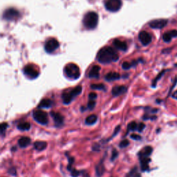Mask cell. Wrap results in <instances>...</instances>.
Returning <instances> with one entry per match:
<instances>
[{
  "label": "cell",
  "instance_id": "cell-36",
  "mask_svg": "<svg viewBox=\"0 0 177 177\" xmlns=\"http://www.w3.org/2000/svg\"><path fill=\"white\" fill-rule=\"evenodd\" d=\"M80 175V172L79 171H78L75 169H73L71 170V176L73 177H78V176Z\"/></svg>",
  "mask_w": 177,
  "mask_h": 177
},
{
  "label": "cell",
  "instance_id": "cell-15",
  "mask_svg": "<svg viewBox=\"0 0 177 177\" xmlns=\"http://www.w3.org/2000/svg\"><path fill=\"white\" fill-rule=\"evenodd\" d=\"M113 44H114V47L119 50L125 51V50H127V44H126V42L120 40H118V39L114 40Z\"/></svg>",
  "mask_w": 177,
  "mask_h": 177
},
{
  "label": "cell",
  "instance_id": "cell-6",
  "mask_svg": "<svg viewBox=\"0 0 177 177\" xmlns=\"http://www.w3.org/2000/svg\"><path fill=\"white\" fill-rule=\"evenodd\" d=\"M19 15H20V13L18 10L13 8H10L4 11L3 18L6 20L14 21L17 20L19 18Z\"/></svg>",
  "mask_w": 177,
  "mask_h": 177
},
{
  "label": "cell",
  "instance_id": "cell-27",
  "mask_svg": "<svg viewBox=\"0 0 177 177\" xmlns=\"http://www.w3.org/2000/svg\"><path fill=\"white\" fill-rule=\"evenodd\" d=\"M91 88L97 90H105V86L103 84H93L91 85Z\"/></svg>",
  "mask_w": 177,
  "mask_h": 177
},
{
  "label": "cell",
  "instance_id": "cell-18",
  "mask_svg": "<svg viewBox=\"0 0 177 177\" xmlns=\"http://www.w3.org/2000/svg\"><path fill=\"white\" fill-rule=\"evenodd\" d=\"M52 106V101L50 99H48V98H45V99L42 100L40 101V104H39L38 107L40 109H43V108H49Z\"/></svg>",
  "mask_w": 177,
  "mask_h": 177
},
{
  "label": "cell",
  "instance_id": "cell-37",
  "mask_svg": "<svg viewBox=\"0 0 177 177\" xmlns=\"http://www.w3.org/2000/svg\"><path fill=\"white\" fill-rule=\"evenodd\" d=\"M131 139H132L134 140H139L141 139V136H139V134H133L131 135Z\"/></svg>",
  "mask_w": 177,
  "mask_h": 177
},
{
  "label": "cell",
  "instance_id": "cell-3",
  "mask_svg": "<svg viewBox=\"0 0 177 177\" xmlns=\"http://www.w3.org/2000/svg\"><path fill=\"white\" fill-rule=\"evenodd\" d=\"M82 90V86H78L76 87L71 89V91H65L63 92L62 95V98L63 103L65 104V105H69V104L71 103V101L75 96H77V95L81 94Z\"/></svg>",
  "mask_w": 177,
  "mask_h": 177
},
{
  "label": "cell",
  "instance_id": "cell-31",
  "mask_svg": "<svg viewBox=\"0 0 177 177\" xmlns=\"http://www.w3.org/2000/svg\"><path fill=\"white\" fill-rule=\"evenodd\" d=\"M95 100H90V101L88 103V105H87L88 109H90V110H92V109H94V108L95 107Z\"/></svg>",
  "mask_w": 177,
  "mask_h": 177
},
{
  "label": "cell",
  "instance_id": "cell-26",
  "mask_svg": "<svg viewBox=\"0 0 177 177\" xmlns=\"http://www.w3.org/2000/svg\"><path fill=\"white\" fill-rule=\"evenodd\" d=\"M138 129V125L136 124V122H131L130 123H129V125L127 126V132H130V131H135Z\"/></svg>",
  "mask_w": 177,
  "mask_h": 177
},
{
  "label": "cell",
  "instance_id": "cell-9",
  "mask_svg": "<svg viewBox=\"0 0 177 177\" xmlns=\"http://www.w3.org/2000/svg\"><path fill=\"white\" fill-rule=\"evenodd\" d=\"M58 47L59 42L57 40H55L54 38H50L49 40H48L44 45L45 50L49 53H51L53 51H55Z\"/></svg>",
  "mask_w": 177,
  "mask_h": 177
},
{
  "label": "cell",
  "instance_id": "cell-12",
  "mask_svg": "<svg viewBox=\"0 0 177 177\" xmlns=\"http://www.w3.org/2000/svg\"><path fill=\"white\" fill-rule=\"evenodd\" d=\"M177 38V30H172L170 31L165 33L163 35V40L165 42L168 43L170 42L172 38Z\"/></svg>",
  "mask_w": 177,
  "mask_h": 177
},
{
  "label": "cell",
  "instance_id": "cell-1",
  "mask_svg": "<svg viewBox=\"0 0 177 177\" xmlns=\"http://www.w3.org/2000/svg\"><path fill=\"white\" fill-rule=\"evenodd\" d=\"M119 55L116 50L112 47L105 46L98 51L97 60L102 64H109L119 60Z\"/></svg>",
  "mask_w": 177,
  "mask_h": 177
},
{
  "label": "cell",
  "instance_id": "cell-23",
  "mask_svg": "<svg viewBox=\"0 0 177 177\" xmlns=\"http://www.w3.org/2000/svg\"><path fill=\"white\" fill-rule=\"evenodd\" d=\"M98 120V117L96 115H90L87 118H86V120H85V123L86 125H92L95 124V123H96Z\"/></svg>",
  "mask_w": 177,
  "mask_h": 177
},
{
  "label": "cell",
  "instance_id": "cell-14",
  "mask_svg": "<svg viewBox=\"0 0 177 177\" xmlns=\"http://www.w3.org/2000/svg\"><path fill=\"white\" fill-rule=\"evenodd\" d=\"M127 88L125 86H116L112 89V94L114 96H119L120 95H122L127 92Z\"/></svg>",
  "mask_w": 177,
  "mask_h": 177
},
{
  "label": "cell",
  "instance_id": "cell-40",
  "mask_svg": "<svg viewBox=\"0 0 177 177\" xmlns=\"http://www.w3.org/2000/svg\"><path fill=\"white\" fill-rule=\"evenodd\" d=\"M172 97L173 98H175V99H176L177 100V90L176 91H175L172 94Z\"/></svg>",
  "mask_w": 177,
  "mask_h": 177
},
{
  "label": "cell",
  "instance_id": "cell-22",
  "mask_svg": "<svg viewBox=\"0 0 177 177\" xmlns=\"http://www.w3.org/2000/svg\"><path fill=\"white\" fill-rule=\"evenodd\" d=\"M152 147H150V146H147V147L143 149L141 152H140L139 156L140 157H149L152 153Z\"/></svg>",
  "mask_w": 177,
  "mask_h": 177
},
{
  "label": "cell",
  "instance_id": "cell-13",
  "mask_svg": "<svg viewBox=\"0 0 177 177\" xmlns=\"http://www.w3.org/2000/svg\"><path fill=\"white\" fill-rule=\"evenodd\" d=\"M50 115L54 120L55 124L57 126H61L64 123V117L62 115H61L60 113H55V112H51Z\"/></svg>",
  "mask_w": 177,
  "mask_h": 177
},
{
  "label": "cell",
  "instance_id": "cell-20",
  "mask_svg": "<svg viewBox=\"0 0 177 177\" xmlns=\"http://www.w3.org/2000/svg\"><path fill=\"white\" fill-rule=\"evenodd\" d=\"M34 148L38 151H43L47 147V143L45 141H36L34 143Z\"/></svg>",
  "mask_w": 177,
  "mask_h": 177
},
{
  "label": "cell",
  "instance_id": "cell-4",
  "mask_svg": "<svg viewBox=\"0 0 177 177\" xmlns=\"http://www.w3.org/2000/svg\"><path fill=\"white\" fill-rule=\"evenodd\" d=\"M64 73L70 79L76 80L79 78L80 71L79 67L74 63H69L64 67Z\"/></svg>",
  "mask_w": 177,
  "mask_h": 177
},
{
  "label": "cell",
  "instance_id": "cell-24",
  "mask_svg": "<svg viewBox=\"0 0 177 177\" xmlns=\"http://www.w3.org/2000/svg\"><path fill=\"white\" fill-rule=\"evenodd\" d=\"M30 128V124L28 122L21 123L18 125V129L21 131L29 130Z\"/></svg>",
  "mask_w": 177,
  "mask_h": 177
},
{
  "label": "cell",
  "instance_id": "cell-2",
  "mask_svg": "<svg viewBox=\"0 0 177 177\" xmlns=\"http://www.w3.org/2000/svg\"><path fill=\"white\" fill-rule=\"evenodd\" d=\"M98 23V15L95 12H89L83 18V24L86 29L91 30L97 26Z\"/></svg>",
  "mask_w": 177,
  "mask_h": 177
},
{
  "label": "cell",
  "instance_id": "cell-30",
  "mask_svg": "<svg viewBox=\"0 0 177 177\" xmlns=\"http://www.w3.org/2000/svg\"><path fill=\"white\" fill-rule=\"evenodd\" d=\"M129 144H130L129 140L127 139H125L120 143L119 146H120V147H121V148H125V147H127L129 145Z\"/></svg>",
  "mask_w": 177,
  "mask_h": 177
},
{
  "label": "cell",
  "instance_id": "cell-21",
  "mask_svg": "<svg viewBox=\"0 0 177 177\" xmlns=\"http://www.w3.org/2000/svg\"><path fill=\"white\" fill-rule=\"evenodd\" d=\"M150 162V159L148 157H140V164L143 171H145L148 169L149 163Z\"/></svg>",
  "mask_w": 177,
  "mask_h": 177
},
{
  "label": "cell",
  "instance_id": "cell-39",
  "mask_svg": "<svg viewBox=\"0 0 177 177\" xmlns=\"http://www.w3.org/2000/svg\"><path fill=\"white\" fill-rule=\"evenodd\" d=\"M120 126H118V127H117L116 129H115V130H114V132L113 135H112L111 138H113L114 136H116V135H117V134H118V133H119V131H120Z\"/></svg>",
  "mask_w": 177,
  "mask_h": 177
},
{
  "label": "cell",
  "instance_id": "cell-29",
  "mask_svg": "<svg viewBox=\"0 0 177 177\" xmlns=\"http://www.w3.org/2000/svg\"><path fill=\"white\" fill-rule=\"evenodd\" d=\"M8 127V124L6 123H2L0 125V132L2 134H4Z\"/></svg>",
  "mask_w": 177,
  "mask_h": 177
},
{
  "label": "cell",
  "instance_id": "cell-7",
  "mask_svg": "<svg viewBox=\"0 0 177 177\" xmlns=\"http://www.w3.org/2000/svg\"><path fill=\"white\" fill-rule=\"evenodd\" d=\"M121 0H107L105 2L106 9L111 12H116L121 8Z\"/></svg>",
  "mask_w": 177,
  "mask_h": 177
},
{
  "label": "cell",
  "instance_id": "cell-33",
  "mask_svg": "<svg viewBox=\"0 0 177 177\" xmlns=\"http://www.w3.org/2000/svg\"><path fill=\"white\" fill-rule=\"evenodd\" d=\"M74 159L73 158V157H70V158H69V165H68V170H72L71 169V166H72V164L74 163Z\"/></svg>",
  "mask_w": 177,
  "mask_h": 177
},
{
  "label": "cell",
  "instance_id": "cell-19",
  "mask_svg": "<svg viewBox=\"0 0 177 177\" xmlns=\"http://www.w3.org/2000/svg\"><path fill=\"white\" fill-rule=\"evenodd\" d=\"M120 78V75L119 73L116 72H109L105 76V80L107 81H114L119 80Z\"/></svg>",
  "mask_w": 177,
  "mask_h": 177
},
{
  "label": "cell",
  "instance_id": "cell-8",
  "mask_svg": "<svg viewBox=\"0 0 177 177\" xmlns=\"http://www.w3.org/2000/svg\"><path fill=\"white\" fill-rule=\"evenodd\" d=\"M23 71L24 74L30 79H35L39 75L38 71L31 64H28L26 66H24Z\"/></svg>",
  "mask_w": 177,
  "mask_h": 177
},
{
  "label": "cell",
  "instance_id": "cell-32",
  "mask_svg": "<svg viewBox=\"0 0 177 177\" xmlns=\"http://www.w3.org/2000/svg\"><path fill=\"white\" fill-rule=\"evenodd\" d=\"M131 66H132V64L129 63V62H123V65H122L123 68L125 70L129 69L130 68H131Z\"/></svg>",
  "mask_w": 177,
  "mask_h": 177
},
{
  "label": "cell",
  "instance_id": "cell-17",
  "mask_svg": "<svg viewBox=\"0 0 177 177\" xmlns=\"http://www.w3.org/2000/svg\"><path fill=\"white\" fill-rule=\"evenodd\" d=\"M30 142H31V140H30L29 137L23 136V137H22L21 139H19L18 145H19V147H20L25 148L30 145Z\"/></svg>",
  "mask_w": 177,
  "mask_h": 177
},
{
  "label": "cell",
  "instance_id": "cell-25",
  "mask_svg": "<svg viewBox=\"0 0 177 177\" xmlns=\"http://www.w3.org/2000/svg\"><path fill=\"white\" fill-rule=\"evenodd\" d=\"M95 170H96V175L98 177H100L103 175L104 172H105V167H104L103 162H101L100 164H98L97 165L96 168H95Z\"/></svg>",
  "mask_w": 177,
  "mask_h": 177
},
{
  "label": "cell",
  "instance_id": "cell-35",
  "mask_svg": "<svg viewBox=\"0 0 177 177\" xmlns=\"http://www.w3.org/2000/svg\"><path fill=\"white\" fill-rule=\"evenodd\" d=\"M145 124L144 123H140V124L138 125V131H139V132H141V131L144 130L145 129Z\"/></svg>",
  "mask_w": 177,
  "mask_h": 177
},
{
  "label": "cell",
  "instance_id": "cell-11",
  "mask_svg": "<svg viewBox=\"0 0 177 177\" xmlns=\"http://www.w3.org/2000/svg\"><path fill=\"white\" fill-rule=\"evenodd\" d=\"M139 38L140 42L144 46H147V45L150 44L151 42V36L150 33H147V31H145V30H143V31L140 32L139 35Z\"/></svg>",
  "mask_w": 177,
  "mask_h": 177
},
{
  "label": "cell",
  "instance_id": "cell-28",
  "mask_svg": "<svg viewBox=\"0 0 177 177\" xmlns=\"http://www.w3.org/2000/svg\"><path fill=\"white\" fill-rule=\"evenodd\" d=\"M167 71H168V70H163V71H162L161 73H160V74L158 75V76H157V77L155 78V79H154V80L153 84H152L153 87H154V86H156V83H157V82H158V81H159V80L163 76V75H164L165 73L167 72Z\"/></svg>",
  "mask_w": 177,
  "mask_h": 177
},
{
  "label": "cell",
  "instance_id": "cell-16",
  "mask_svg": "<svg viewBox=\"0 0 177 177\" xmlns=\"http://www.w3.org/2000/svg\"><path fill=\"white\" fill-rule=\"evenodd\" d=\"M100 71V67L98 65H94L90 70L89 73V77L90 78H98L99 77V73Z\"/></svg>",
  "mask_w": 177,
  "mask_h": 177
},
{
  "label": "cell",
  "instance_id": "cell-38",
  "mask_svg": "<svg viewBox=\"0 0 177 177\" xmlns=\"http://www.w3.org/2000/svg\"><path fill=\"white\" fill-rule=\"evenodd\" d=\"M89 98L90 100H94L95 99V98H97V94H95V93H94V92L90 93L89 95Z\"/></svg>",
  "mask_w": 177,
  "mask_h": 177
},
{
  "label": "cell",
  "instance_id": "cell-5",
  "mask_svg": "<svg viewBox=\"0 0 177 177\" xmlns=\"http://www.w3.org/2000/svg\"><path fill=\"white\" fill-rule=\"evenodd\" d=\"M33 117L36 122L41 125H46L49 123V117L46 112L42 110H36L33 114Z\"/></svg>",
  "mask_w": 177,
  "mask_h": 177
},
{
  "label": "cell",
  "instance_id": "cell-10",
  "mask_svg": "<svg viewBox=\"0 0 177 177\" xmlns=\"http://www.w3.org/2000/svg\"><path fill=\"white\" fill-rule=\"evenodd\" d=\"M168 23V20L165 19H154L151 20L150 23H149V26H150L151 29H161Z\"/></svg>",
  "mask_w": 177,
  "mask_h": 177
},
{
  "label": "cell",
  "instance_id": "cell-34",
  "mask_svg": "<svg viewBox=\"0 0 177 177\" xmlns=\"http://www.w3.org/2000/svg\"><path fill=\"white\" fill-rule=\"evenodd\" d=\"M112 155H111V161H114L115 159H116L117 157H118V154H119V152H118V151L116 150H114L112 151Z\"/></svg>",
  "mask_w": 177,
  "mask_h": 177
}]
</instances>
